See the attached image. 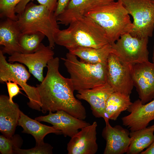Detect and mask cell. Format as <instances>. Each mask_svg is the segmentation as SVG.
Here are the masks:
<instances>
[{"instance_id":"6da1fadb","label":"cell","mask_w":154,"mask_h":154,"mask_svg":"<svg viewBox=\"0 0 154 154\" xmlns=\"http://www.w3.org/2000/svg\"><path fill=\"white\" fill-rule=\"evenodd\" d=\"M59 59L54 58L48 63L46 74L42 82L37 84L41 103V111L54 112L63 110L81 119L86 117L85 108L74 95L70 78L62 76L59 71Z\"/></svg>"},{"instance_id":"7a4b0ae2","label":"cell","mask_w":154,"mask_h":154,"mask_svg":"<svg viewBox=\"0 0 154 154\" xmlns=\"http://www.w3.org/2000/svg\"><path fill=\"white\" fill-rule=\"evenodd\" d=\"M69 25L54 35L55 43L69 50L79 47L99 48L110 44L103 29L89 17L84 16Z\"/></svg>"},{"instance_id":"3957f363","label":"cell","mask_w":154,"mask_h":154,"mask_svg":"<svg viewBox=\"0 0 154 154\" xmlns=\"http://www.w3.org/2000/svg\"><path fill=\"white\" fill-rule=\"evenodd\" d=\"M84 16L91 18L103 29L111 45L122 35L130 33L133 28L129 15L119 0L97 7Z\"/></svg>"},{"instance_id":"277c9868","label":"cell","mask_w":154,"mask_h":154,"mask_svg":"<svg viewBox=\"0 0 154 154\" xmlns=\"http://www.w3.org/2000/svg\"><path fill=\"white\" fill-rule=\"evenodd\" d=\"M17 15V21L22 33L41 32L47 38L49 46L54 48V35L59 28L54 12L44 5L31 2L27 5L22 13Z\"/></svg>"},{"instance_id":"5b68a950","label":"cell","mask_w":154,"mask_h":154,"mask_svg":"<svg viewBox=\"0 0 154 154\" xmlns=\"http://www.w3.org/2000/svg\"><path fill=\"white\" fill-rule=\"evenodd\" d=\"M61 59L64 61L74 90L90 89L107 83V62L86 63L69 52L65 58Z\"/></svg>"},{"instance_id":"8992f818","label":"cell","mask_w":154,"mask_h":154,"mask_svg":"<svg viewBox=\"0 0 154 154\" xmlns=\"http://www.w3.org/2000/svg\"><path fill=\"white\" fill-rule=\"evenodd\" d=\"M30 73L21 64L9 63L1 50H0V82L1 83L10 81L19 85L27 94L29 101V107L41 111V103L38 88L27 83Z\"/></svg>"},{"instance_id":"52a82bcc","label":"cell","mask_w":154,"mask_h":154,"mask_svg":"<svg viewBox=\"0 0 154 154\" xmlns=\"http://www.w3.org/2000/svg\"><path fill=\"white\" fill-rule=\"evenodd\" d=\"M133 18L130 34L139 38L151 37L154 29V1L119 0Z\"/></svg>"},{"instance_id":"ba28073f","label":"cell","mask_w":154,"mask_h":154,"mask_svg":"<svg viewBox=\"0 0 154 154\" xmlns=\"http://www.w3.org/2000/svg\"><path fill=\"white\" fill-rule=\"evenodd\" d=\"M149 38H139L130 33L125 34L111 45V52L129 64L147 62L149 61Z\"/></svg>"},{"instance_id":"9c48e42d","label":"cell","mask_w":154,"mask_h":154,"mask_svg":"<svg viewBox=\"0 0 154 154\" xmlns=\"http://www.w3.org/2000/svg\"><path fill=\"white\" fill-rule=\"evenodd\" d=\"M107 66V83L114 92L130 95L134 86L131 64L123 62L111 52Z\"/></svg>"},{"instance_id":"30bf717a","label":"cell","mask_w":154,"mask_h":154,"mask_svg":"<svg viewBox=\"0 0 154 154\" xmlns=\"http://www.w3.org/2000/svg\"><path fill=\"white\" fill-rule=\"evenodd\" d=\"M54 52L49 46L41 43L38 49L31 53H15L8 57V61L11 63L18 62L25 65L29 72L39 82H41L44 77V68L48 62L53 58Z\"/></svg>"},{"instance_id":"8fae6325","label":"cell","mask_w":154,"mask_h":154,"mask_svg":"<svg viewBox=\"0 0 154 154\" xmlns=\"http://www.w3.org/2000/svg\"><path fill=\"white\" fill-rule=\"evenodd\" d=\"M134 86L145 104L154 99V64L149 61L131 64Z\"/></svg>"},{"instance_id":"7c38bea8","label":"cell","mask_w":154,"mask_h":154,"mask_svg":"<svg viewBox=\"0 0 154 154\" xmlns=\"http://www.w3.org/2000/svg\"><path fill=\"white\" fill-rule=\"evenodd\" d=\"M130 113L121 118L123 125L133 131L146 127L154 120V99L148 103H142L140 99L132 103L127 109Z\"/></svg>"},{"instance_id":"4fadbf2b","label":"cell","mask_w":154,"mask_h":154,"mask_svg":"<svg viewBox=\"0 0 154 154\" xmlns=\"http://www.w3.org/2000/svg\"><path fill=\"white\" fill-rule=\"evenodd\" d=\"M97 122L82 129L71 137L67 143L68 154H95L98 147L96 142Z\"/></svg>"},{"instance_id":"5bb4252c","label":"cell","mask_w":154,"mask_h":154,"mask_svg":"<svg viewBox=\"0 0 154 154\" xmlns=\"http://www.w3.org/2000/svg\"><path fill=\"white\" fill-rule=\"evenodd\" d=\"M109 121H105L106 125L102 133V137L106 141L104 154L126 153L131 141L129 132L119 125L112 126Z\"/></svg>"},{"instance_id":"9a60e30c","label":"cell","mask_w":154,"mask_h":154,"mask_svg":"<svg viewBox=\"0 0 154 154\" xmlns=\"http://www.w3.org/2000/svg\"><path fill=\"white\" fill-rule=\"evenodd\" d=\"M114 92L112 88L107 83L92 88L78 91L76 96L90 104L94 117L104 119L106 103Z\"/></svg>"},{"instance_id":"2e32d148","label":"cell","mask_w":154,"mask_h":154,"mask_svg":"<svg viewBox=\"0 0 154 154\" xmlns=\"http://www.w3.org/2000/svg\"><path fill=\"white\" fill-rule=\"evenodd\" d=\"M114 1L115 0H71L64 11L56 17L57 20L58 24L68 25L84 17L90 11Z\"/></svg>"},{"instance_id":"e0dca14e","label":"cell","mask_w":154,"mask_h":154,"mask_svg":"<svg viewBox=\"0 0 154 154\" xmlns=\"http://www.w3.org/2000/svg\"><path fill=\"white\" fill-rule=\"evenodd\" d=\"M20 111L18 105L11 102L9 96L0 95V131L6 137L11 138L14 135Z\"/></svg>"},{"instance_id":"ac0fdd59","label":"cell","mask_w":154,"mask_h":154,"mask_svg":"<svg viewBox=\"0 0 154 154\" xmlns=\"http://www.w3.org/2000/svg\"><path fill=\"white\" fill-rule=\"evenodd\" d=\"M22 33L17 21L9 18L0 23V44L3 47L1 50L4 54L11 55L16 52L22 53L19 43Z\"/></svg>"},{"instance_id":"d6986e66","label":"cell","mask_w":154,"mask_h":154,"mask_svg":"<svg viewBox=\"0 0 154 154\" xmlns=\"http://www.w3.org/2000/svg\"><path fill=\"white\" fill-rule=\"evenodd\" d=\"M18 125L23 128L22 133L31 134L34 137L36 145L44 142V138L48 134H62L61 131L56 129L53 126H50L41 124L39 121L29 117L21 110Z\"/></svg>"},{"instance_id":"ffe728a7","label":"cell","mask_w":154,"mask_h":154,"mask_svg":"<svg viewBox=\"0 0 154 154\" xmlns=\"http://www.w3.org/2000/svg\"><path fill=\"white\" fill-rule=\"evenodd\" d=\"M111 52V45L110 44L99 48L79 47L69 50V52L79 58L80 61L92 64L106 63Z\"/></svg>"},{"instance_id":"44dd1931","label":"cell","mask_w":154,"mask_h":154,"mask_svg":"<svg viewBox=\"0 0 154 154\" xmlns=\"http://www.w3.org/2000/svg\"><path fill=\"white\" fill-rule=\"evenodd\" d=\"M132 103L130 95L113 92L106 103L104 119L105 121L110 119L116 120L121 112L127 110Z\"/></svg>"},{"instance_id":"7402d4cb","label":"cell","mask_w":154,"mask_h":154,"mask_svg":"<svg viewBox=\"0 0 154 154\" xmlns=\"http://www.w3.org/2000/svg\"><path fill=\"white\" fill-rule=\"evenodd\" d=\"M154 128L145 127L129 132L130 142L126 154H138L149 147L154 140Z\"/></svg>"},{"instance_id":"603a6c76","label":"cell","mask_w":154,"mask_h":154,"mask_svg":"<svg viewBox=\"0 0 154 154\" xmlns=\"http://www.w3.org/2000/svg\"><path fill=\"white\" fill-rule=\"evenodd\" d=\"M57 112L59 114L63 127L62 133L65 137L68 136L71 138L79 131V129L90 124L64 111L60 110Z\"/></svg>"},{"instance_id":"cb8c5ba5","label":"cell","mask_w":154,"mask_h":154,"mask_svg":"<svg viewBox=\"0 0 154 154\" xmlns=\"http://www.w3.org/2000/svg\"><path fill=\"white\" fill-rule=\"evenodd\" d=\"M45 37L43 34L38 32L21 33L19 41L23 53H31L36 51Z\"/></svg>"},{"instance_id":"d4e9b609","label":"cell","mask_w":154,"mask_h":154,"mask_svg":"<svg viewBox=\"0 0 154 154\" xmlns=\"http://www.w3.org/2000/svg\"><path fill=\"white\" fill-rule=\"evenodd\" d=\"M22 139L18 135H14L11 138L4 135H0V152L1 154L14 153L15 149L20 148L22 144Z\"/></svg>"},{"instance_id":"484cf974","label":"cell","mask_w":154,"mask_h":154,"mask_svg":"<svg viewBox=\"0 0 154 154\" xmlns=\"http://www.w3.org/2000/svg\"><path fill=\"white\" fill-rule=\"evenodd\" d=\"M22 0H0V17L17 21V16L15 9L16 6Z\"/></svg>"},{"instance_id":"4316f807","label":"cell","mask_w":154,"mask_h":154,"mask_svg":"<svg viewBox=\"0 0 154 154\" xmlns=\"http://www.w3.org/2000/svg\"><path fill=\"white\" fill-rule=\"evenodd\" d=\"M53 147L50 144L44 142L29 149L15 148L14 153L18 154H52Z\"/></svg>"},{"instance_id":"83f0119b","label":"cell","mask_w":154,"mask_h":154,"mask_svg":"<svg viewBox=\"0 0 154 154\" xmlns=\"http://www.w3.org/2000/svg\"><path fill=\"white\" fill-rule=\"evenodd\" d=\"M34 0H22L16 6L15 11L17 14L23 12L27 5L30 1ZM40 4L47 7L50 11L54 12L55 10L58 0H36Z\"/></svg>"},{"instance_id":"f1b7e54d","label":"cell","mask_w":154,"mask_h":154,"mask_svg":"<svg viewBox=\"0 0 154 154\" xmlns=\"http://www.w3.org/2000/svg\"><path fill=\"white\" fill-rule=\"evenodd\" d=\"M35 119L39 122L44 121L50 123L55 128L61 131L62 132L63 130L61 121L57 112L56 113L49 112L48 115L39 116L35 118Z\"/></svg>"},{"instance_id":"f546056e","label":"cell","mask_w":154,"mask_h":154,"mask_svg":"<svg viewBox=\"0 0 154 154\" xmlns=\"http://www.w3.org/2000/svg\"><path fill=\"white\" fill-rule=\"evenodd\" d=\"M6 83L9 95V100L11 102L13 103V98L21 93L20 89L16 82L9 81Z\"/></svg>"},{"instance_id":"4dcf8cb0","label":"cell","mask_w":154,"mask_h":154,"mask_svg":"<svg viewBox=\"0 0 154 154\" xmlns=\"http://www.w3.org/2000/svg\"><path fill=\"white\" fill-rule=\"evenodd\" d=\"M71 0H58L56 6L54 13L57 17L62 13L66 8Z\"/></svg>"},{"instance_id":"1f68e13d","label":"cell","mask_w":154,"mask_h":154,"mask_svg":"<svg viewBox=\"0 0 154 154\" xmlns=\"http://www.w3.org/2000/svg\"><path fill=\"white\" fill-rule=\"evenodd\" d=\"M140 154H154V140L145 151H142Z\"/></svg>"},{"instance_id":"d6a6232c","label":"cell","mask_w":154,"mask_h":154,"mask_svg":"<svg viewBox=\"0 0 154 154\" xmlns=\"http://www.w3.org/2000/svg\"><path fill=\"white\" fill-rule=\"evenodd\" d=\"M152 60L153 63L154 64V44L153 47V52L152 54Z\"/></svg>"},{"instance_id":"836d02e7","label":"cell","mask_w":154,"mask_h":154,"mask_svg":"<svg viewBox=\"0 0 154 154\" xmlns=\"http://www.w3.org/2000/svg\"><path fill=\"white\" fill-rule=\"evenodd\" d=\"M149 127L154 128V124L151 126H149Z\"/></svg>"},{"instance_id":"e575fe53","label":"cell","mask_w":154,"mask_h":154,"mask_svg":"<svg viewBox=\"0 0 154 154\" xmlns=\"http://www.w3.org/2000/svg\"><path fill=\"white\" fill-rule=\"evenodd\" d=\"M153 0V1H154V0Z\"/></svg>"}]
</instances>
